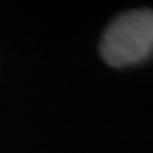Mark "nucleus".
I'll list each match as a JSON object with an SVG mask.
<instances>
[{
	"mask_svg": "<svg viewBox=\"0 0 153 153\" xmlns=\"http://www.w3.org/2000/svg\"><path fill=\"white\" fill-rule=\"evenodd\" d=\"M153 52V11L131 10L117 16L103 33L100 53L109 66L123 67Z\"/></svg>",
	"mask_w": 153,
	"mask_h": 153,
	"instance_id": "1",
	"label": "nucleus"
}]
</instances>
